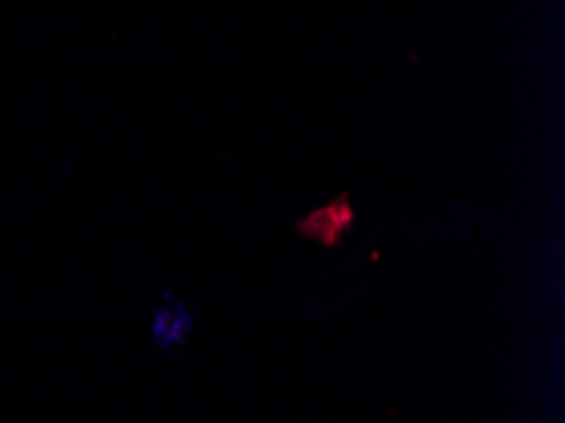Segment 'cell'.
<instances>
[{"label":"cell","mask_w":565,"mask_h":423,"mask_svg":"<svg viewBox=\"0 0 565 423\" xmlns=\"http://www.w3.org/2000/svg\"><path fill=\"white\" fill-rule=\"evenodd\" d=\"M355 229V211L350 193H340L335 201L320 205L295 223V231L302 239L317 241V244L335 248L350 231Z\"/></svg>","instance_id":"1"},{"label":"cell","mask_w":565,"mask_h":423,"mask_svg":"<svg viewBox=\"0 0 565 423\" xmlns=\"http://www.w3.org/2000/svg\"><path fill=\"white\" fill-rule=\"evenodd\" d=\"M191 322L193 315H188L183 305H175L173 309L160 307L156 317H152V335H156L162 348H175V345H181L188 338Z\"/></svg>","instance_id":"2"}]
</instances>
